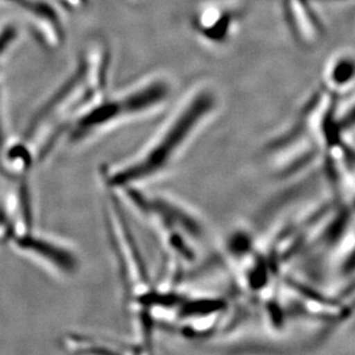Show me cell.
<instances>
[{
	"label": "cell",
	"instance_id": "cell-1",
	"mask_svg": "<svg viewBox=\"0 0 355 355\" xmlns=\"http://www.w3.org/2000/svg\"><path fill=\"white\" fill-rule=\"evenodd\" d=\"M215 108V97L209 91H199L175 115L171 123L138 155L104 171L108 191L118 192L141 185L164 174L192 134Z\"/></svg>",
	"mask_w": 355,
	"mask_h": 355
},
{
	"label": "cell",
	"instance_id": "cell-2",
	"mask_svg": "<svg viewBox=\"0 0 355 355\" xmlns=\"http://www.w3.org/2000/svg\"><path fill=\"white\" fill-rule=\"evenodd\" d=\"M10 244L22 254L60 277H71L80 269V259L71 246L53 236L34 229L10 238Z\"/></svg>",
	"mask_w": 355,
	"mask_h": 355
},
{
	"label": "cell",
	"instance_id": "cell-3",
	"mask_svg": "<svg viewBox=\"0 0 355 355\" xmlns=\"http://www.w3.org/2000/svg\"><path fill=\"white\" fill-rule=\"evenodd\" d=\"M355 76V61L349 58H340L330 68L329 78L335 85H345Z\"/></svg>",
	"mask_w": 355,
	"mask_h": 355
},
{
	"label": "cell",
	"instance_id": "cell-4",
	"mask_svg": "<svg viewBox=\"0 0 355 355\" xmlns=\"http://www.w3.org/2000/svg\"><path fill=\"white\" fill-rule=\"evenodd\" d=\"M355 128V104L346 112L342 120L338 122L340 130H352Z\"/></svg>",
	"mask_w": 355,
	"mask_h": 355
}]
</instances>
